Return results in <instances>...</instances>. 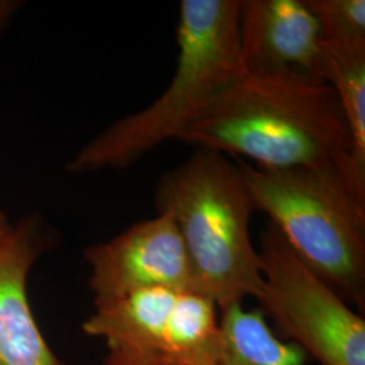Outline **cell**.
<instances>
[{"label": "cell", "instance_id": "5bb4252c", "mask_svg": "<svg viewBox=\"0 0 365 365\" xmlns=\"http://www.w3.org/2000/svg\"><path fill=\"white\" fill-rule=\"evenodd\" d=\"M14 226L9 221L7 215L4 214V211L0 209V242H3L10 233L13 232Z\"/></svg>", "mask_w": 365, "mask_h": 365}, {"label": "cell", "instance_id": "8fae6325", "mask_svg": "<svg viewBox=\"0 0 365 365\" xmlns=\"http://www.w3.org/2000/svg\"><path fill=\"white\" fill-rule=\"evenodd\" d=\"M221 337L212 365H304L309 356L280 339L259 309L244 302L220 309Z\"/></svg>", "mask_w": 365, "mask_h": 365}, {"label": "cell", "instance_id": "277c9868", "mask_svg": "<svg viewBox=\"0 0 365 365\" xmlns=\"http://www.w3.org/2000/svg\"><path fill=\"white\" fill-rule=\"evenodd\" d=\"M242 170L256 211L289 248L356 312L365 310V199L337 164Z\"/></svg>", "mask_w": 365, "mask_h": 365}, {"label": "cell", "instance_id": "7a4b0ae2", "mask_svg": "<svg viewBox=\"0 0 365 365\" xmlns=\"http://www.w3.org/2000/svg\"><path fill=\"white\" fill-rule=\"evenodd\" d=\"M240 0H182L178 61L168 87L144 110L120 118L68 164L72 173L126 170L176 140L222 88L244 72L238 43Z\"/></svg>", "mask_w": 365, "mask_h": 365}, {"label": "cell", "instance_id": "4fadbf2b", "mask_svg": "<svg viewBox=\"0 0 365 365\" xmlns=\"http://www.w3.org/2000/svg\"><path fill=\"white\" fill-rule=\"evenodd\" d=\"M21 0H0V34L11 24V19L22 9Z\"/></svg>", "mask_w": 365, "mask_h": 365}, {"label": "cell", "instance_id": "9a60e30c", "mask_svg": "<svg viewBox=\"0 0 365 365\" xmlns=\"http://www.w3.org/2000/svg\"><path fill=\"white\" fill-rule=\"evenodd\" d=\"M102 365H145V364H137V363H131V361H125V360H120L117 357H113L110 354L106 356L105 360H103V364Z\"/></svg>", "mask_w": 365, "mask_h": 365}, {"label": "cell", "instance_id": "9c48e42d", "mask_svg": "<svg viewBox=\"0 0 365 365\" xmlns=\"http://www.w3.org/2000/svg\"><path fill=\"white\" fill-rule=\"evenodd\" d=\"M42 247V223L33 215L0 242V365H66L41 333L27 297Z\"/></svg>", "mask_w": 365, "mask_h": 365}, {"label": "cell", "instance_id": "7c38bea8", "mask_svg": "<svg viewBox=\"0 0 365 365\" xmlns=\"http://www.w3.org/2000/svg\"><path fill=\"white\" fill-rule=\"evenodd\" d=\"M319 26V39L365 45V0H306Z\"/></svg>", "mask_w": 365, "mask_h": 365}, {"label": "cell", "instance_id": "30bf717a", "mask_svg": "<svg viewBox=\"0 0 365 365\" xmlns=\"http://www.w3.org/2000/svg\"><path fill=\"white\" fill-rule=\"evenodd\" d=\"M314 76L327 81L339 96L352 138V152L344 173L354 192L365 199V45L321 41Z\"/></svg>", "mask_w": 365, "mask_h": 365}, {"label": "cell", "instance_id": "6da1fadb", "mask_svg": "<svg viewBox=\"0 0 365 365\" xmlns=\"http://www.w3.org/2000/svg\"><path fill=\"white\" fill-rule=\"evenodd\" d=\"M176 140L265 170L337 164L344 170L352 152L333 87L297 69L241 72Z\"/></svg>", "mask_w": 365, "mask_h": 365}, {"label": "cell", "instance_id": "52a82bcc", "mask_svg": "<svg viewBox=\"0 0 365 365\" xmlns=\"http://www.w3.org/2000/svg\"><path fill=\"white\" fill-rule=\"evenodd\" d=\"M84 260L90 267L88 287L95 306L149 288L195 291L182 235L164 214L88 247Z\"/></svg>", "mask_w": 365, "mask_h": 365}, {"label": "cell", "instance_id": "3957f363", "mask_svg": "<svg viewBox=\"0 0 365 365\" xmlns=\"http://www.w3.org/2000/svg\"><path fill=\"white\" fill-rule=\"evenodd\" d=\"M157 214L182 235L195 291L218 309L260 295V256L250 235L256 211L240 165L209 149H196L157 182Z\"/></svg>", "mask_w": 365, "mask_h": 365}, {"label": "cell", "instance_id": "8992f818", "mask_svg": "<svg viewBox=\"0 0 365 365\" xmlns=\"http://www.w3.org/2000/svg\"><path fill=\"white\" fill-rule=\"evenodd\" d=\"M84 334L110 356L145 365H212L221 337L220 309L195 291L149 288L95 306Z\"/></svg>", "mask_w": 365, "mask_h": 365}, {"label": "cell", "instance_id": "5b68a950", "mask_svg": "<svg viewBox=\"0 0 365 365\" xmlns=\"http://www.w3.org/2000/svg\"><path fill=\"white\" fill-rule=\"evenodd\" d=\"M259 310L277 336L319 365H365V319L300 260L268 222L261 232Z\"/></svg>", "mask_w": 365, "mask_h": 365}, {"label": "cell", "instance_id": "ba28073f", "mask_svg": "<svg viewBox=\"0 0 365 365\" xmlns=\"http://www.w3.org/2000/svg\"><path fill=\"white\" fill-rule=\"evenodd\" d=\"M238 43L245 72L314 75L321 54L319 26L306 0H240Z\"/></svg>", "mask_w": 365, "mask_h": 365}]
</instances>
